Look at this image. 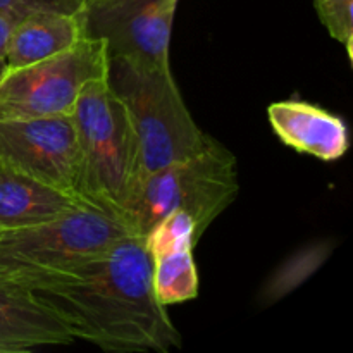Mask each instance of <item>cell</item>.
<instances>
[{
    "mask_svg": "<svg viewBox=\"0 0 353 353\" xmlns=\"http://www.w3.org/2000/svg\"><path fill=\"white\" fill-rule=\"evenodd\" d=\"M71 116L79 143V195L123 216L141 178L140 147L126 107L107 78L93 79L81 88Z\"/></svg>",
    "mask_w": 353,
    "mask_h": 353,
    "instance_id": "7a4b0ae2",
    "label": "cell"
},
{
    "mask_svg": "<svg viewBox=\"0 0 353 353\" xmlns=\"http://www.w3.org/2000/svg\"><path fill=\"white\" fill-rule=\"evenodd\" d=\"M107 83L126 107L137 133L141 178L195 154L209 138L193 121L171 64L109 57Z\"/></svg>",
    "mask_w": 353,
    "mask_h": 353,
    "instance_id": "3957f363",
    "label": "cell"
},
{
    "mask_svg": "<svg viewBox=\"0 0 353 353\" xmlns=\"http://www.w3.org/2000/svg\"><path fill=\"white\" fill-rule=\"evenodd\" d=\"M14 24H16L14 21H10L9 17L0 14V57L2 59H6L7 45H9V38H10V33H12Z\"/></svg>",
    "mask_w": 353,
    "mask_h": 353,
    "instance_id": "e0dca14e",
    "label": "cell"
},
{
    "mask_svg": "<svg viewBox=\"0 0 353 353\" xmlns=\"http://www.w3.org/2000/svg\"><path fill=\"white\" fill-rule=\"evenodd\" d=\"M81 202L85 199L0 161V231L43 223Z\"/></svg>",
    "mask_w": 353,
    "mask_h": 353,
    "instance_id": "8fae6325",
    "label": "cell"
},
{
    "mask_svg": "<svg viewBox=\"0 0 353 353\" xmlns=\"http://www.w3.org/2000/svg\"><path fill=\"white\" fill-rule=\"evenodd\" d=\"M134 234L116 210L85 200L57 217L0 231V272L14 281L62 271Z\"/></svg>",
    "mask_w": 353,
    "mask_h": 353,
    "instance_id": "5b68a950",
    "label": "cell"
},
{
    "mask_svg": "<svg viewBox=\"0 0 353 353\" xmlns=\"http://www.w3.org/2000/svg\"><path fill=\"white\" fill-rule=\"evenodd\" d=\"M321 23L331 37L340 41L352 61L353 50V0H314Z\"/></svg>",
    "mask_w": 353,
    "mask_h": 353,
    "instance_id": "9a60e30c",
    "label": "cell"
},
{
    "mask_svg": "<svg viewBox=\"0 0 353 353\" xmlns=\"http://www.w3.org/2000/svg\"><path fill=\"white\" fill-rule=\"evenodd\" d=\"M240 183L234 155L216 138L188 157L148 172L138 181L123 210L130 230L145 236L171 210L195 219L200 236L236 199Z\"/></svg>",
    "mask_w": 353,
    "mask_h": 353,
    "instance_id": "277c9868",
    "label": "cell"
},
{
    "mask_svg": "<svg viewBox=\"0 0 353 353\" xmlns=\"http://www.w3.org/2000/svg\"><path fill=\"white\" fill-rule=\"evenodd\" d=\"M83 2H85V9H86V7L90 6H97V3L103 2V0H83Z\"/></svg>",
    "mask_w": 353,
    "mask_h": 353,
    "instance_id": "d6986e66",
    "label": "cell"
},
{
    "mask_svg": "<svg viewBox=\"0 0 353 353\" xmlns=\"http://www.w3.org/2000/svg\"><path fill=\"white\" fill-rule=\"evenodd\" d=\"M152 268L143 236L128 234L95 257L17 283L72 340L107 352L165 353L181 347V334L155 296Z\"/></svg>",
    "mask_w": 353,
    "mask_h": 353,
    "instance_id": "6da1fadb",
    "label": "cell"
},
{
    "mask_svg": "<svg viewBox=\"0 0 353 353\" xmlns=\"http://www.w3.org/2000/svg\"><path fill=\"white\" fill-rule=\"evenodd\" d=\"M276 137L293 150L324 162L343 157L350 147L348 126L340 116L303 100H281L268 107Z\"/></svg>",
    "mask_w": 353,
    "mask_h": 353,
    "instance_id": "9c48e42d",
    "label": "cell"
},
{
    "mask_svg": "<svg viewBox=\"0 0 353 353\" xmlns=\"http://www.w3.org/2000/svg\"><path fill=\"white\" fill-rule=\"evenodd\" d=\"M61 321L37 302L31 292L0 272V353L71 345Z\"/></svg>",
    "mask_w": 353,
    "mask_h": 353,
    "instance_id": "30bf717a",
    "label": "cell"
},
{
    "mask_svg": "<svg viewBox=\"0 0 353 353\" xmlns=\"http://www.w3.org/2000/svg\"><path fill=\"white\" fill-rule=\"evenodd\" d=\"M38 12L81 14L85 12V2L83 0H0V14L9 17L14 23Z\"/></svg>",
    "mask_w": 353,
    "mask_h": 353,
    "instance_id": "2e32d148",
    "label": "cell"
},
{
    "mask_svg": "<svg viewBox=\"0 0 353 353\" xmlns=\"http://www.w3.org/2000/svg\"><path fill=\"white\" fill-rule=\"evenodd\" d=\"M196 223L185 210H171L145 233L143 241L152 257L179 248H195L200 241Z\"/></svg>",
    "mask_w": 353,
    "mask_h": 353,
    "instance_id": "5bb4252c",
    "label": "cell"
},
{
    "mask_svg": "<svg viewBox=\"0 0 353 353\" xmlns=\"http://www.w3.org/2000/svg\"><path fill=\"white\" fill-rule=\"evenodd\" d=\"M105 41L86 34L57 55L7 68L0 79V121L71 114L86 83L107 78Z\"/></svg>",
    "mask_w": 353,
    "mask_h": 353,
    "instance_id": "8992f818",
    "label": "cell"
},
{
    "mask_svg": "<svg viewBox=\"0 0 353 353\" xmlns=\"http://www.w3.org/2000/svg\"><path fill=\"white\" fill-rule=\"evenodd\" d=\"M86 37L85 12H38L17 21L6 52L7 68H21L68 50Z\"/></svg>",
    "mask_w": 353,
    "mask_h": 353,
    "instance_id": "7c38bea8",
    "label": "cell"
},
{
    "mask_svg": "<svg viewBox=\"0 0 353 353\" xmlns=\"http://www.w3.org/2000/svg\"><path fill=\"white\" fill-rule=\"evenodd\" d=\"M152 285L159 302L164 307L196 299L200 288L193 248L165 252L152 257Z\"/></svg>",
    "mask_w": 353,
    "mask_h": 353,
    "instance_id": "4fadbf2b",
    "label": "cell"
},
{
    "mask_svg": "<svg viewBox=\"0 0 353 353\" xmlns=\"http://www.w3.org/2000/svg\"><path fill=\"white\" fill-rule=\"evenodd\" d=\"M179 0H103L85 9L86 34L105 41L109 57L169 64Z\"/></svg>",
    "mask_w": 353,
    "mask_h": 353,
    "instance_id": "ba28073f",
    "label": "cell"
},
{
    "mask_svg": "<svg viewBox=\"0 0 353 353\" xmlns=\"http://www.w3.org/2000/svg\"><path fill=\"white\" fill-rule=\"evenodd\" d=\"M0 161L79 196V143L71 114L0 121Z\"/></svg>",
    "mask_w": 353,
    "mask_h": 353,
    "instance_id": "52a82bcc",
    "label": "cell"
},
{
    "mask_svg": "<svg viewBox=\"0 0 353 353\" xmlns=\"http://www.w3.org/2000/svg\"><path fill=\"white\" fill-rule=\"evenodd\" d=\"M6 71H7V62L6 59L0 57V79H2V76L6 74Z\"/></svg>",
    "mask_w": 353,
    "mask_h": 353,
    "instance_id": "ac0fdd59",
    "label": "cell"
}]
</instances>
